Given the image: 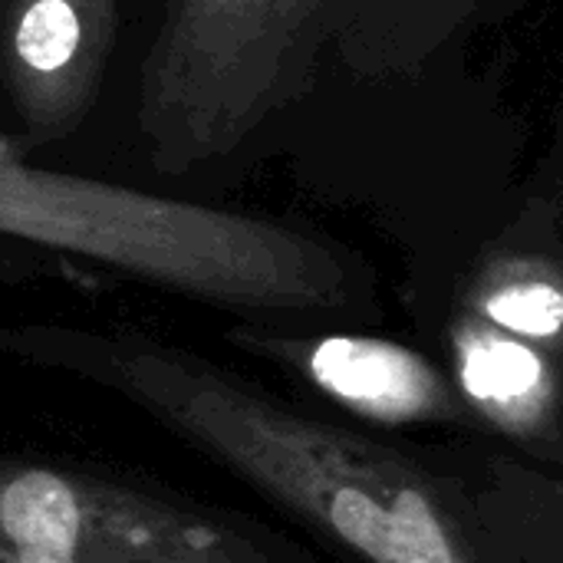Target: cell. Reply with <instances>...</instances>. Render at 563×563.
I'll use <instances>...</instances> for the list:
<instances>
[{
  "label": "cell",
  "mask_w": 563,
  "mask_h": 563,
  "mask_svg": "<svg viewBox=\"0 0 563 563\" xmlns=\"http://www.w3.org/2000/svg\"><path fill=\"white\" fill-rule=\"evenodd\" d=\"M0 346L125 399L350 563H563V478L518 452L323 422L135 327L23 323Z\"/></svg>",
  "instance_id": "1"
},
{
  "label": "cell",
  "mask_w": 563,
  "mask_h": 563,
  "mask_svg": "<svg viewBox=\"0 0 563 563\" xmlns=\"http://www.w3.org/2000/svg\"><path fill=\"white\" fill-rule=\"evenodd\" d=\"M0 234L135 284L294 327L373 320L369 271L346 251L244 211L0 158Z\"/></svg>",
  "instance_id": "2"
},
{
  "label": "cell",
  "mask_w": 563,
  "mask_h": 563,
  "mask_svg": "<svg viewBox=\"0 0 563 563\" xmlns=\"http://www.w3.org/2000/svg\"><path fill=\"white\" fill-rule=\"evenodd\" d=\"M336 0H152L132 86L148 168L241 158L307 89Z\"/></svg>",
  "instance_id": "3"
},
{
  "label": "cell",
  "mask_w": 563,
  "mask_h": 563,
  "mask_svg": "<svg viewBox=\"0 0 563 563\" xmlns=\"http://www.w3.org/2000/svg\"><path fill=\"white\" fill-rule=\"evenodd\" d=\"M0 563H317L267 525L79 459L0 452Z\"/></svg>",
  "instance_id": "4"
},
{
  "label": "cell",
  "mask_w": 563,
  "mask_h": 563,
  "mask_svg": "<svg viewBox=\"0 0 563 563\" xmlns=\"http://www.w3.org/2000/svg\"><path fill=\"white\" fill-rule=\"evenodd\" d=\"M247 353H257L336 409L379 429H475L449 369L419 350L369 336L297 327L247 323L228 333Z\"/></svg>",
  "instance_id": "5"
},
{
  "label": "cell",
  "mask_w": 563,
  "mask_h": 563,
  "mask_svg": "<svg viewBox=\"0 0 563 563\" xmlns=\"http://www.w3.org/2000/svg\"><path fill=\"white\" fill-rule=\"evenodd\" d=\"M125 0H0V99L26 145L89 119L122 33Z\"/></svg>",
  "instance_id": "6"
},
{
  "label": "cell",
  "mask_w": 563,
  "mask_h": 563,
  "mask_svg": "<svg viewBox=\"0 0 563 563\" xmlns=\"http://www.w3.org/2000/svg\"><path fill=\"white\" fill-rule=\"evenodd\" d=\"M445 360L475 429L544 468H563V363L558 356L452 307Z\"/></svg>",
  "instance_id": "7"
},
{
  "label": "cell",
  "mask_w": 563,
  "mask_h": 563,
  "mask_svg": "<svg viewBox=\"0 0 563 563\" xmlns=\"http://www.w3.org/2000/svg\"><path fill=\"white\" fill-rule=\"evenodd\" d=\"M455 307L563 363V251L558 247L534 241L495 244L462 280Z\"/></svg>",
  "instance_id": "8"
},
{
  "label": "cell",
  "mask_w": 563,
  "mask_h": 563,
  "mask_svg": "<svg viewBox=\"0 0 563 563\" xmlns=\"http://www.w3.org/2000/svg\"><path fill=\"white\" fill-rule=\"evenodd\" d=\"M20 251H36V247L20 244V241H10V238L0 234V277H10V274H20L23 271V264L30 261V254L20 257Z\"/></svg>",
  "instance_id": "9"
}]
</instances>
